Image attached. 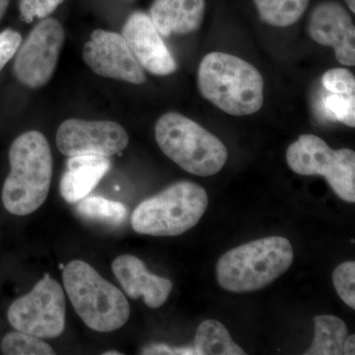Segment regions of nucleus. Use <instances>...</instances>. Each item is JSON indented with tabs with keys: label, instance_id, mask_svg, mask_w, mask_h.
<instances>
[{
	"label": "nucleus",
	"instance_id": "nucleus-19",
	"mask_svg": "<svg viewBox=\"0 0 355 355\" xmlns=\"http://www.w3.org/2000/svg\"><path fill=\"white\" fill-rule=\"evenodd\" d=\"M261 19L275 27H288L297 22L310 0H254Z\"/></svg>",
	"mask_w": 355,
	"mask_h": 355
},
{
	"label": "nucleus",
	"instance_id": "nucleus-32",
	"mask_svg": "<svg viewBox=\"0 0 355 355\" xmlns=\"http://www.w3.org/2000/svg\"><path fill=\"white\" fill-rule=\"evenodd\" d=\"M64 266H65L62 265V263H60V266H58V268H60V270H64Z\"/></svg>",
	"mask_w": 355,
	"mask_h": 355
},
{
	"label": "nucleus",
	"instance_id": "nucleus-14",
	"mask_svg": "<svg viewBox=\"0 0 355 355\" xmlns=\"http://www.w3.org/2000/svg\"><path fill=\"white\" fill-rule=\"evenodd\" d=\"M112 270L128 297H142L153 309L164 304L171 293V280L149 272L146 263L132 254L114 259Z\"/></svg>",
	"mask_w": 355,
	"mask_h": 355
},
{
	"label": "nucleus",
	"instance_id": "nucleus-4",
	"mask_svg": "<svg viewBox=\"0 0 355 355\" xmlns=\"http://www.w3.org/2000/svg\"><path fill=\"white\" fill-rule=\"evenodd\" d=\"M62 270L70 302L89 329L110 333L125 326L130 308L118 287L103 279L92 266L83 261H70Z\"/></svg>",
	"mask_w": 355,
	"mask_h": 355
},
{
	"label": "nucleus",
	"instance_id": "nucleus-20",
	"mask_svg": "<svg viewBox=\"0 0 355 355\" xmlns=\"http://www.w3.org/2000/svg\"><path fill=\"white\" fill-rule=\"evenodd\" d=\"M77 214L88 220L102 222L110 225H120L128 216L123 203L102 197H86L77 203Z\"/></svg>",
	"mask_w": 355,
	"mask_h": 355
},
{
	"label": "nucleus",
	"instance_id": "nucleus-23",
	"mask_svg": "<svg viewBox=\"0 0 355 355\" xmlns=\"http://www.w3.org/2000/svg\"><path fill=\"white\" fill-rule=\"evenodd\" d=\"M333 282L338 296L352 309H355V263L345 261L336 266Z\"/></svg>",
	"mask_w": 355,
	"mask_h": 355
},
{
	"label": "nucleus",
	"instance_id": "nucleus-18",
	"mask_svg": "<svg viewBox=\"0 0 355 355\" xmlns=\"http://www.w3.org/2000/svg\"><path fill=\"white\" fill-rule=\"evenodd\" d=\"M193 349L197 355H245L233 342L227 329L216 320H207L198 327Z\"/></svg>",
	"mask_w": 355,
	"mask_h": 355
},
{
	"label": "nucleus",
	"instance_id": "nucleus-6",
	"mask_svg": "<svg viewBox=\"0 0 355 355\" xmlns=\"http://www.w3.org/2000/svg\"><path fill=\"white\" fill-rule=\"evenodd\" d=\"M207 205L209 197L202 186L178 182L139 203L133 211L132 226L142 235H182L197 225Z\"/></svg>",
	"mask_w": 355,
	"mask_h": 355
},
{
	"label": "nucleus",
	"instance_id": "nucleus-28",
	"mask_svg": "<svg viewBox=\"0 0 355 355\" xmlns=\"http://www.w3.org/2000/svg\"><path fill=\"white\" fill-rule=\"evenodd\" d=\"M343 354H355V335L347 336L345 345H343Z\"/></svg>",
	"mask_w": 355,
	"mask_h": 355
},
{
	"label": "nucleus",
	"instance_id": "nucleus-29",
	"mask_svg": "<svg viewBox=\"0 0 355 355\" xmlns=\"http://www.w3.org/2000/svg\"><path fill=\"white\" fill-rule=\"evenodd\" d=\"M9 0H0V19L3 17L7 7H8Z\"/></svg>",
	"mask_w": 355,
	"mask_h": 355
},
{
	"label": "nucleus",
	"instance_id": "nucleus-25",
	"mask_svg": "<svg viewBox=\"0 0 355 355\" xmlns=\"http://www.w3.org/2000/svg\"><path fill=\"white\" fill-rule=\"evenodd\" d=\"M64 0H20V18L31 23L35 17L46 18L55 10Z\"/></svg>",
	"mask_w": 355,
	"mask_h": 355
},
{
	"label": "nucleus",
	"instance_id": "nucleus-7",
	"mask_svg": "<svg viewBox=\"0 0 355 355\" xmlns=\"http://www.w3.org/2000/svg\"><path fill=\"white\" fill-rule=\"evenodd\" d=\"M287 164L303 176H323L336 196L355 202V153L349 148L334 150L314 135H303L288 147Z\"/></svg>",
	"mask_w": 355,
	"mask_h": 355
},
{
	"label": "nucleus",
	"instance_id": "nucleus-16",
	"mask_svg": "<svg viewBox=\"0 0 355 355\" xmlns=\"http://www.w3.org/2000/svg\"><path fill=\"white\" fill-rule=\"evenodd\" d=\"M205 11V0H155L151 20L162 36L188 35L200 29Z\"/></svg>",
	"mask_w": 355,
	"mask_h": 355
},
{
	"label": "nucleus",
	"instance_id": "nucleus-15",
	"mask_svg": "<svg viewBox=\"0 0 355 355\" xmlns=\"http://www.w3.org/2000/svg\"><path fill=\"white\" fill-rule=\"evenodd\" d=\"M111 168V160L101 155L71 156L60 180V191L65 202L76 203L87 197Z\"/></svg>",
	"mask_w": 355,
	"mask_h": 355
},
{
	"label": "nucleus",
	"instance_id": "nucleus-9",
	"mask_svg": "<svg viewBox=\"0 0 355 355\" xmlns=\"http://www.w3.org/2000/svg\"><path fill=\"white\" fill-rule=\"evenodd\" d=\"M64 42L62 24L53 18L39 23L21 44L14 62V74L30 88H39L51 80Z\"/></svg>",
	"mask_w": 355,
	"mask_h": 355
},
{
	"label": "nucleus",
	"instance_id": "nucleus-3",
	"mask_svg": "<svg viewBox=\"0 0 355 355\" xmlns=\"http://www.w3.org/2000/svg\"><path fill=\"white\" fill-rule=\"evenodd\" d=\"M291 242L279 236L263 238L231 249L216 265L219 286L234 293L261 291L291 268Z\"/></svg>",
	"mask_w": 355,
	"mask_h": 355
},
{
	"label": "nucleus",
	"instance_id": "nucleus-10",
	"mask_svg": "<svg viewBox=\"0 0 355 355\" xmlns=\"http://www.w3.org/2000/svg\"><path fill=\"white\" fill-rule=\"evenodd\" d=\"M125 128L111 121H84L69 119L58 128L57 146L64 155H101L120 154L128 146Z\"/></svg>",
	"mask_w": 355,
	"mask_h": 355
},
{
	"label": "nucleus",
	"instance_id": "nucleus-24",
	"mask_svg": "<svg viewBox=\"0 0 355 355\" xmlns=\"http://www.w3.org/2000/svg\"><path fill=\"white\" fill-rule=\"evenodd\" d=\"M322 83L326 90L335 94H355V77L349 70L331 69L324 74Z\"/></svg>",
	"mask_w": 355,
	"mask_h": 355
},
{
	"label": "nucleus",
	"instance_id": "nucleus-22",
	"mask_svg": "<svg viewBox=\"0 0 355 355\" xmlns=\"http://www.w3.org/2000/svg\"><path fill=\"white\" fill-rule=\"evenodd\" d=\"M322 108L328 120L345 123L347 127H355L354 95L331 93L324 96Z\"/></svg>",
	"mask_w": 355,
	"mask_h": 355
},
{
	"label": "nucleus",
	"instance_id": "nucleus-13",
	"mask_svg": "<svg viewBox=\"0 0 355 355\" xmlns=\"http://www.w3.org/2000/svg\"><path fill=\"white\" fill-rule=\"evenodd\" d=\"M121 35L135 60L147 71L165 76L177 69L176 60L146 14L133 13L123 26Z\"/></svg>",
	"mask_w": 355,
	"mask_h": 355
},
{
	"label": "nucleus",
	"instance_id": "nucleus-26",
	"mask_svg": "<svg viewBox=\"0 0 355 355\" xmlns=\"http://www.w3.org/2000/svg\"><path fill=\"white\" fill-rule=\"evenodd\" d=\"M21 44L22 37L19 33L12 29H6L0 33V71L16 55Z\"/></svg>",
	"mask_w": 355,
	"mask_h": 355
},
{
	"label": "nucleus",
	"instance_id": "nucleus-30",
	"mask_svg": "<svg viewBox=\"0 0 355 355\" xmlns=\"http://www.w3.org/2000/svg\"><path fill=\"white\" fill-rule=\"evenodd\" d=\"M345 1H347V6H349L352 13H355V0H345Z\"/></svg>",
	"mask_w": 355,
	"mask_h": 355
},
{
	"label": "nucleus",
	"instance_id": "nucleus-12",
	"mask_svg": "<svg viewBox=\"0 0 355 355\" xmlns=\"http://www.w3.org/2000/svg\"><path fill=\"white\" fill-rule=\"evenodd\" d=\"M308 32L311 38L335 51L340 64L355 65V28L345 7L335 1L318 4L311 13Z\"/></svg>",
	"mask_w": 355,
	"mask_h": 355
},
{
	"label": "nucleus",
	"instance_id": "nucleus-17",
	"mask_svg": "<svg viewBox=\"0 0 355 355\" xmlns=\"http://www.w3.org/2000/svg\"><path fill=\"white\" fill-rule=\"evenodd\" d=\"M314 340L305 355H342L343 345L349 336L347 324L333 315H319L313 319Z\"/></svg>",
	"mask_w": 355,
	"mask_h": 355
},
{
	"label": "nucleus",
	"instance_id": "nucleus-21",
	"mask_svg": "<svg viewBox=\"0 0 355 355\" xmlns=\"http://www.w3.org/2000/svg\"><path fill=\"white\" fill-rule=\"evenodd\" d=\"M1 352L6 355H53L55 350L41 338L22 333L11 331L3 336L0 345Z\"/></svg>",
	"mask_w": 355,
	"mask_h": 355
},
{
	"label": "nucleus",
	"instance_id": "nucleus-8",
	"mask_svg": "<svg viewBox=\"0 0 355 355\" xmlns=\"http://www.w3.org/2000/svg\"><path fill=\"white\" fill-rule=\"evenodd\" d=\"M65 311L64 288L46 273L29 293L14 301L7 319L16 331L41 338H55L64 333Z\"/></svg>",
	"mask_w": 355,
	"mask_h": 355
},
{
	"label": "nucleus",
	"instance_id": "nucleus-5",
	"mask_svg": "<svg viewBox=\"0 0 355 355\" xmlns=\"http://www.w3.org/2000/svg\"><path fill=\"white\" fill-rule=\"evenodd\" d=\"M155 139L167 157L184 171L197 176H214L227 161V148L218 137L175 112L159 119Z\"/></svg>",
	"mask_w": 355,
	"mask_h": 355
},
{
	"label": "nucleus",
	"instance_id": "nucleus-31",
	"mask_svg": "<svg viewBox=\"0 0 355 355\" xmlns=\"http://www.w3.org/2000/svg\"><path fill=\"white\" fill-rule=\"evenodd\" d=\"M104 354V355H120V354H121V352H114V350H110V352H104V354Z\"/></svg>",
	"mask_w": 355,
	"mask_h": 355
},
{
	"label": "nucleus",
	"instance_id": "nucleus-11",
	"mask_svg": "<svg viewBox=\"0 0 355 355\" xmlns=\"http://www.w3.org/2000/svg\"><path fill=\"white\" fill-rule=\"evenodd\" d=\"M83 60L98 76L127 83H146V74L123 35L95 30L83 48Z\"/></svg>",
	"mask_w": 355,
	"mask_h": 355
},
{
	"label": "nucleus",
	"instance_id": "nucleus-1",
	"mask_svg": "<svg viewBox=\"0 0 355 355\" xmlns=\"http://www.w3.org/2000/svg\"><path fill=\"white\" fill-rule=\"evenodd\" d=\"M10 172L2 189V202L9 214L26 216L48 198L53 176V156L43 133H22L9 149Z\"/></svg>",
	"mask_w": 355,
	"mask_h": 355
},
{
	"label": "nucleus",
	"instance_id": "nucleus-2",
	"mask_svg": "<svg viewBox=\"0 0 355 355\" xmlns=\"http://www.w3.org/2000/svg\"><path fill=\"white\" fill-rule=\"evenodd\" d=\"M198 84L202 97L224 113L249 116L263 106V76L236 55L220 51L205 55L198 67Z\"/></svg>",
	"mask_w": 355,
	"mask_h": 355
},
{
	"label": "nucleus",
	"instance_id": "nucleus-27",
	"mask_svg": "<svg viewBox=\"0 0 355 355\" xmlns=\"http://www.w3.org/2000/svg\"><path fill=\"white\" fill-rule=\"evenodd\" d=\"M142 354L197 355L193 347H170L166 345H151L144 349Z\"/></svg>",
	"mask_w": 355,
	"mask_h": 355
}]
</instances>
